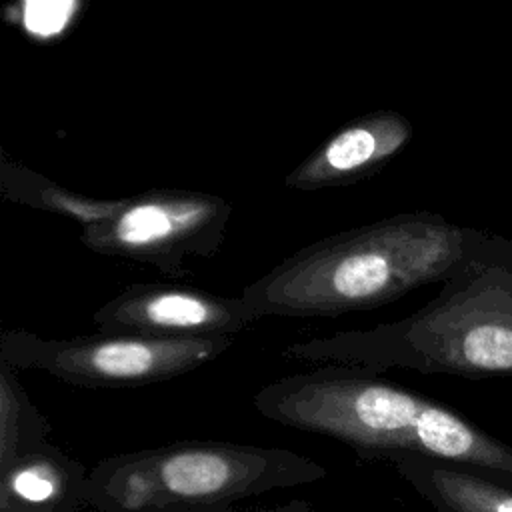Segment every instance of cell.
<instances>
[{
  "mask_svg": "<svg viewBox=\"0 0 512 512\" xmlns=\"http://www.w3.org/2000/svg\"><path fill=\"white\" fill-rule=\"evenodd\" d=\"M282 356L460 378H512V240L478 230L440 292L406 318L290 344Z\"/></svg>",
  "mask_w": 512,
  "mask_h": 512,
  "instance_id": "6da1fadb",
  "label": "cell"
},
{
  "mask_svg": "<svg viewBox=\"0 0 512 512\" xmlns=\"http://www.w3.org/2000/svg\"><path fill=\"white\" fill-rule=\"evenodd\" d=\"M476 232L424 210L386 216L302 246L244 286L240 296L260 318L372 310L414 288L444 282Z\"/></svg>",
  "mask_w": 512,
  "mask_h": 512,
  "instance_id": "7a4b0ae2",
  "label": "cell"
},
{
  "mask_svg": "<svg viewBox=\"0 0 512 512\" xmlns=\"http://www.w3.org/2000/svg\"><path fill=\"white\" fill-rule=\"evenodd\" d=\"M382 374L334 362L272 380L256 392L254 406L268 420L340 440L364 458L434 456L488 470L512 484V446Z\"/></svg>",
  "mask_w": 512,
  "mask_h": 512,
  "instance_id": "3957f363",
  "label": "cell"
},
{
  "mask_svg": "<svg viewBox=\"0 0 512 512\" xmlns=\"http://www.w3.org/2000/svg\"><path fill=\"white\" fill-rule=\"evenodd\" d=\"M324 476L322 464L292 450L180 440L100 460L86 476L84 506L94 512H206Z\"/></svg>",
  "mask_w": 512,
  "mask_h": 512,
  "instance_id": "277c9868",
  "label": "cell"
},
{
  "mask_svg": "<svg viewBox=\"0 0 512 512\" xmlns=\"http://www.w3.org/2000/svg\"><path fill=\"white\" fill-rule=\"evenodd\" d=\"M234 338H166L100 330L56 340L12 328L0 336V362L14 370H40L84 388H132L196 370L228 350Z\"/></svg>",
  "mask_w": 512,
  "mask_h": 512,
  "instance_id": "5b68a950",
  "label": "cell"
},
{
  "mask_svg": "<svg viewBox=\"0 0 512 512\" xmlns=\"http://www.w3.org/2000/svg\"><path fill=\"white\" fill-rule=\"evenodd\" d=\"M230 216L232 204L222 196L156 188L120 198L110 216L80 228V240L96 254L182 278L190 274L186 258H210L220 250Z\"/></svg>",
  "mask_w": 512,
  "mask_h": 512,
  "instance_id": "8992f818",
  "label": "cell"
},
{
  "mask_svg": "<svg viewBox=\"0 0 512 512\" xmlns=\"http://www.w3.org/2000/svg\"><path fill=\"white\" fill-rule=\"evenodd\" d=\"M258 318L242 296L162 282L130 284L94 312L100 330L166 338L236 336Z\"/></svg>",
  "mask_w": 512,
  "mask_h": 512,
  "instance_id": "52a82bcc",
  "label": "cell"
},
{
  "mask_svg": "<svg viewBox=\"0 0 512 512\" xmlns=\"http://www.w3.org/2000/svg\"><path fill=\"white\" fill-rule=\"evenodd\" d=\"M412 122L396 110H374L340 126L286 176L300 192L340 188L380 172L412 140Z\"/></svg>",
  "mask_w": 512,
  "mask_h": 512,
  "instance_id": "ba28073f",
  "label": "cell"
},
{
  "mask_svg": "<svg viewBox=\"0 0 512 512\" xmlns=\"http://www.w3.org/2000/svg\"><path fill=\"white\" fill-rule=\"evenodd\" d=\"M88 472L48 438L0 452V512H78Z\"/></svg>",
  "mask_w": 512,
  "mask_h": 512,
  "instance_id": "9c48e42d",
  "label": "cell"
},
{
  "mask_svg": "<svg viewBox=\"0 0 512 512\" xmlns=\"http://www.w3.org/2000/svg\"><path fill=\"white\" fill-rule=\"evenodd\" d=\"M388 462L434 512H512V484L488 470L422 454Z\"/></svg>",
  "mask_w": 512,
  "mask_h": 512,
  "instance_id": "30bf717a",
  "label": "cell"
},
{
  "mask_svg": "<svg viewBox=\"0 0 512 512\" xmlns=\"http://www.w3.org/2000/svg\"><path fill=\"white\" fill-rule=\"evenodd\" d=\"M0 192L10 202L72 218L80 228L110 216L120 204V198H92L68 190L6 156L0 160Z\"/></svg>",
  "mask_w": 512,
  "mask_h": 512,
  "instance_id": "8fae6325",
  "label": "cell"
},
{
  "mask_svg": "<svg viewBox=\"0 0 512 512\" xmlns=\"http://www.w3.org/2000/svg\"><path fill=\"white\" fill-rule=\"evenodd\" d=\"M308 510H310L308 502H290L286 506L266 508V510H234V506H224V508H214V510H206V512H308Z\"/></svg>",
  "mask_w": 512,
  "mask_h": 512,
  "instance_id": "7c38bea8",
  "label": "cell"
}]
</instances>
